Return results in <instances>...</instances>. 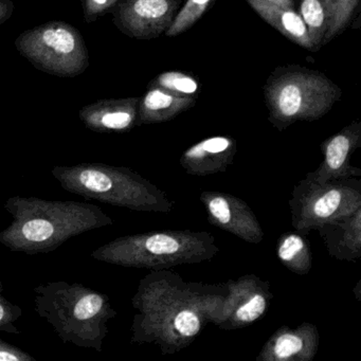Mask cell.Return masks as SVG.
I'll use <instances>...</instances> for the list:
<instances>
[{
	"label": "cell",
	"instance_id": "6da1fadb",
	"mask_svg": "<svg viewBox=\"0 0 361 361\" xmlns=\"http://www.w3.org/2000/svg\"><path fill=\"white\" fill-rule=\"evenodd\" d=\"M227 293L226 283L188 282L172 270H152L132 299L137 312L130 342L155 344L162 355L185 350L214 324Z\"/></svg>",
	"mask_w": 361,
	"mask_h": 361
},
{
	"label": "cell",
	"instance_id": "7a4b0ae2",
	"mask_svg": "<svg viewBox=\"0 0 361 361\" xmlns=\"http://www.w3.org/2000/svg\"><path fill=\"white\" fill-rule=\"evenodd\" d=\"M4 208L12 221L0 232V245L30 255L54 252L71 238L115 223L100 207L75 200L14 196Z\"/></svg>",
	"mask_w": 361,
	"mask_h": 361
},
{
	"label": "cell",
	"instance_id": "3957f363",
	"mask_svg": "<svg viewBox=\"0 0 361 361\" xmlns=\"http://www.w3.org/2000/svg\"><path fill=\"white\" fill-rule=\"evenodd\" d=\"M33 291L35 312L64 343L102 352L109 322L118 314L109 295L66 281L39 284Z\"/></svg>",
	"mask_w": 361,
	"mask_h": 361
},
{
	"label": "cell",
	"instance_id": "277c9868",
	"mask_svg": "<svg viewBox=\"0 0 361 361\" xmlns=\"http://www.w3.org/2000/svg\"><path fill=\"white\" fill-rule=\"evenodd\" d=\"M52 176L69 193L138 212L170 213L175 204L166 192L126 166L85 162L58 166Z\"/></svg>",
	"mask_w": 361,
	"mask_h": 361
},
{
	"label": "cell",
	"instance_id": "5b68a950",
	"mask_svg": "<svg viewBox=\"0 0 361 361\" xmlns=\"http://www.w3.org/2000/svg\"><path fill=\"white\" fill-rule=\"evenodd\" d=\"M219 252L209 232L164 230L120 236L92 251L90 257L121 267L162 270L211 261Z\"/></svg>",
	"mask_w": 361,
	"mask_h": 361
},
{
	"label": "cell",
	"instance_id": "8992f818",
	"mask_svg": "<svg viewBox=\"0 0 361 361\" xmlns=\"http://www.w3.org/2000/svg\"><path fill=\"white\" fill-rule=\"evenodd\" d=\"M340 94L339 88L320 73H284L272 80L266 92L270 121L279 130L297 121H314L331 111Z\"/></svg>",
	"mask_w": 361,
	"mask_h": 361
},
{
	"label": "cell",
	"instance_id": "52a82bcc",
	"mask_svg": "<svg viewBox=\"0 0 361 361\" xmlns=\"http://www.w3.org/2000/svg\"><path fill=\"white\" fill-rule=\"evenodd\" d=\"M20 56L44 73L75 78L90 67V54L81 32L64 22H50L23 32L16 39Z\"/></svg>",
	"mask_w": 361,
	"mask_h": 361
},
{
	"label": "cell",
	"instance_id": "ba28073f",
	"mask_svg": "<svg viewBox=\"0 0 361 361\" xmlns=\"http://www.w3.org/2000/svg\"><path fill=\"white\" fill-rule=\"evenodd\" d=\"M289 208L293 229L305 235L360 209L361 180L354 177L320 183L302 179L293 187Z\"/></svg>",
	"mask_w": 361,
	"mask_h": 361
},
{
	"label": "cell",
	"instance_id": "9c48e42d",
	"mask_svg": "<svg viewBox=\"0 0 361 361\" xmlns=\"http://www.w3.org/2000/svg\"><path fill=\"white\" fill-rule=\"evenodd\" d=\"M228 293L214 326L225 331L243 329L261 319L274 295L269 282L255 274H246L226 282Z\"/></svg>",
	"mask_w": 361,
	"mask_h": 361
},
{
	"label": "cell",
	"instance_id": "30bf717a",
	"mask_svg": "<svg viewBox=\"0 0 361 361\" xmlns=\"http://www.w3.org/2000/svg\"><path fill=\"white\" fill-rule=\"evenodd\" d=\"M178 0H120L113 9L116 26L130 37L149 39L166 32Z\"/></svg>",
	"mask_w": 361,
	"mask_h": 361
},
{
	"label": "cell",
	"instance_id": "8fae6325",
	"mask_svg": "<svg viewBox=\"0 0 361 361\" xmlns=\"http://www.w3.org/2000/svg\"><path fill=\"white\" fill-rule=\"evenodd\" d=\"M200 202L211 225L238 236L249 244H259L264 231L257 215L242 198L219 191H204Z\"/></svg>",
	"mask_w": 361,
	"mask_h": 361
},
{
	"label": "cell",
	"instance_id": "7c38bea8",
	"mask_svg": "<svg viewBox=\"0 0 361 361\" xmlns=\"http://www.w3.org/2000/svg\"><path fill=\"white\" fill-rule=\"evenodd\" d=\"M361 143V123L355 121L329 137L321 145L323 161L305 178L314 183H326L338 179L359 178L361 170L350 164L353 155Z\"/></svg>",
	"mask_w": 361,
	"mask_h": 361
},
{
	"label": "cell",
	"instance_id": "4fadbf2b",
	"mask_svg": "<svg viewBox=\"0 0 361 361\" xmlns=\"http://www.w3.org/2000/svg\"><path fill=\"white\" fill-rule=\"evenodd\" d=\"M318 327L304 322L297 327L281 326L265 342L257 361H312L319 350Z\"/></svg>",
	"mask_w": 361,
	"mask_h": 361
},
{
	"label": "cell",
	"instance_id": "5bb4252c",
	"mask_svg": "<svg viewBox=\"0 0 361 361\" xmlns=\"http://www.w3.org/2000/svg\"><path fill=\"white\" fill-rule=\"evenodd\" d=\"M238 152L235 139L214 136L190 147L181 155L179 164L188 175L209 176L224 173L233 164Z\"/></svg>",
	"mask_w": 361,
	"mask_h": 361
},
{
	"label": "cell",
	"instance_id": "9a60e30c",
	"mask_svg": "<svg viewBox=\"0 0 361 361\" xmlns=\"http://www.w3.org/2000/svg\"><path fill=\"white\" fill-rule=\"evenodd\" d=\"M139 101L137 98L97 101L84 106L79 118L92 132H128L137 124Z\"/></svg>",
	"mask_w": 361,
	"mask_h": 361
},
{
	"label": "cell",
	"instance_id": "2e32d148",
	"mask_svg": "<svg viewBox=\"0 0 361 361\" xmlns=\"http://www.w3.org/2000/svg\"><path fill=\"white\" fill-rule=\"evenodd\" d=\"M316 231L334 259L346 262L360 259L361 208L348 216L323 224Z\"/></svg>",
	"mask_w": 361,
	"mask_h": 361
},
{
	"label": "cell",
	"instance_id": "e0dca14e",
	"mask_svg": "<svg viewBox=\"0 0 361 361\" xmlns=\"http://www.w3.org/2000/svg\"><path fill=\"white\" fill-rule=\"evenodd\" d=\"M195 100L192 97L177 96L159 86H152L139 101L137 124L170 121L185 109L193 106Z\"/></svg>",
	"mask_w": 361,
	"mask_h": 361
},
{
	"label": "cell",
	"instance_id": "ac0fdd59",
	"mask_svg": "<svg viewBox=\"0 0 361 361\" xmlns=\"http://www.w3.org/2000/svg\"><path fill=\"white\" fill-rule=\"evenodd\" d=\"M249 5L268 24L280 31L284 37L301 47L312 49V39L301 16L290 9H282L262 0H247Z\"/></svg>",
	"mask_w": 361,
	"mask_h": 361
},
{
	"label": "cell",
	"instance_id": "d6986e66",
	"mask_svg": "<svg viewBox=\"0 0 361 361\" xmlns=\"http://www.w3.org/2000/svg\"><path fill=\"white\" fill-rule=\"evenodd\" d=\"M276 255L282 265L293 274L306 276L312 270V250L301 232L283 233L278 240Z\"/></svg>",
	"mask_w": 361,
	"mask_h": 361
},
{
	"label": "cell",
	"instance_id": "ffe728a7",
	"mask_svg": "<svg viewBox=\"0 0 361 361\" xmlns=\"http://www.w3.org/2000/svg\"><path fill=\"white\" fill-rule=\"evenodd\" d=\"M301 18L306 25L314 47L324 41L329 20L322 0H301Z\"/></svg>",
	"mask_w": 361,
	"mask_h": 361
},
{
	"label": "cell",
	"instance_id": "44dd1931",
	"mask_svg": "<svg viewBox=\"0 0 361 361\" xmlns=\"http://www.w3.org/2000/svg\"><path fill=\"white\" fill-rule=\"evenodd\" d=\"M327 12L326 35L323 43H327L341 32L352 18L359 0H322Z\"/></svg>",
	"mask_w": 361,
	"mask_h": 361
},
{
	"label": "cell",
	"instance_id": "7402d4cb",
	"mask_svg": "<svg viewBox=\"0 0 361 361\" xmlns=\"http://www.w3.org/2000/svg\"><path fill=\"white\" fill-rule=\"evenodd\" d=\"M212 0H188L183 9L175 16L166 31L168 37H176L191 28L206 12Z\"/></svg>",
	"mask_w": 361,
	"mask_h": 361
},
{
	"label": "cell",
	"instance_id": "603a6c76",
	"mask_svg": "<svg viewBox=\"0 0 361 361\" xmlns=\"http://www.w3.org/2000/svg\"><path fill=\"white\" fill-rule=\"evenodd\" d=\"M155 83L159 87L181 97H193L200 90V85L193 77L176 71L158 75Z\"/></svg>",
	"mask_w": 361,
	"mask_h": 361
},
{
	"label": "cell",
	"instance_id": "cb8c5ba5",
	"mask_svg": "<svg viewBox=\"0 0 361 361\" xmlns=\"http://www.w3.org/2000/svg\"><path fill=\"white\" fill-rule=\"evenodd\" d=\"M4 291L5 286L3 283H0V331L20 335V329L16 322L22 318L23 310L8 300L4 295Z\"/></svg>",
	"mask_w": 361,
	"mask_h": 361
},
{
	"label": "cell",
	"instance_id": "d4e9b609",
	"mask_svg": "<svg viewBox=\"0 0 361 361\" xmlns=\"http://www.w3.org/2000/svg\"><path fill=\"white\" fill-rule=\"evenodd\" d=\"M120 0H82L84 20L86 23H94L111 11Z\"/></svg>",
	"mask_w": 361,
	"mask_h": 361
},
{
	"label": "cell",
	"instance_id": "484cf974",
	"mask_svg": "<svg viewBox=\"0 0 361 361\" xmlns=\"http://www.w3.org/2000/svg\"><path fill=\"white\" fill-rule=\"evenodd\" d=\"M0 361H35V358L18 346L0 339Z\"/></svg>",
	"mask_w": 361,
	"mask_h": 361
},
{
	"label": "cell",
	"instance_id": "4316f807",
	"mask_svg": "<svg viewBox=\"0 0 361 361\" xmlns=\"http://www.w3.org/2000/svg\"><path fill=\"white\" fill-rule=\"evenodd\" d=\"M14 9L16 7L12 0H0V25L12 18Z\"/></svg>",
	"mask_w": 361,
	"mask_h": 361
},
{
	"label": "cell",
	"instance_id": "83f0119b",
	"mask_svg": "<svg viewBox=\"0 0 361 361\" xmlns=\"http://www.w3.org/2000/svg\"><path fill=\"white\" fill-rule=\"evenodd\" d=\"M262 1H266V3L271 4V5L282 8V9L293 10V0H262Z\"/></svg>",
	"mask_w": 361,
	"mask_h": 361
},
{
	"label": "cell",
	"instance_id": "f1b7e54d",
	"mask_svg": "<svg viewBox=\"0 0 361 361\" xmlns=\"http://www.w3.org/2000/svg\"><path fill=\"white\" fill-rule=\"evenodd\" d=\"M359 287H360V282H358V284H357L356 289H355V291H356V295L357 299L360 300V298H359Z\"/></svg>",
	"mask_w": 361,
	"mask_h": 361
}]
</instances>
